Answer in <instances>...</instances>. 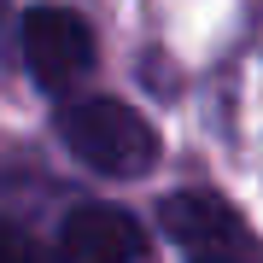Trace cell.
<instances>
[{
    "mask_svg": "<svg viewBox=\"0 0 263 263\" xmlns=\"http://www.w3.org/2000/svg\"><path fill=\"white\" fill-rule=\"evenodd\" d=\"M141 222L111 205H82L59 228V263H135L141 257Z\"/></svg>",
    "mask_w": 263,
    "mask_h": 263,
    "instance_id": "277c9868",
    "label": "cell"
},
{
    "mask_svg": "<svg viewBox=\"0 0 263 263\" xmlns=\"http://www.w3.org/2000/svg\"><path fill=\"white\" fill-rule=\"evenodd\" d=\"M0 263H35V246H29V234L18 222H6L0 216Z\"/></svg>",
    "mask_w": 263,
    "mask_h": 263,
    "instance_id": "5b68a950",
    "label": "cell"
},
{
    "mask_svg": "<svg viewBox=\"0 0 263 263\" xmlns=\"http://www.w3.org/2000/svg\"><path fill=\"white\" fill-rule=\"evenodd\" d=\"M59 135H65V146L88 170H100V176H146V170L158 164V135H152V123L135 111V105L111 100V94H88V100L59 105Z\"/></svg>",
    "mask_w": 263,
    "mask_h": 263,
    "instance_id": "6da1fadb",
    "label": "cell"
},
{
    "mask_svg": "<svg viewBox=\"0 0 263 263\" xmlns=\"http://www.w3.org/2000/svg\"><path fill=\"white\" fill-rule=\"evenodd\" d=\"M193 263H252L246 252H228V257H193Z\"/></svg>",
    "mask_w": 263,
    "mask_h": 263,
    "instance_id": "8992f818",
    "label": "cell"
},
{
    "mask_svg": "<svg viewBox=\"0 0 263 263\" xmlns=\"http://www.w3.org/2000/svg\"><path fill=\"white\" fill-rule=\"evenodd\" d=\"M164 228L181 246H193L199 257H228V252H246L252 246L246 216L228 199H216V193H170L164 199Z\"/></svg>",
    "mask_w": 263,
    "mask_h": 263,
    "instance_id": "3957f363",
    "label": "cell"
},
{
    "mask_svg": "<svg viewBox=\"0 0 263 263\" xmlns=\"http://www.w3.org/2000/svg\"><path fill=\"white\" fill-rule=\"evenodd\" d=\"M24 59L47 94H70L88 70H94V29L70 6H29L24 12Z\"/></svg>",
    "mask_w": 263,
    "mask_h": 263,
    "instance_id": "7a4b0ae2",
    "label": "cell"
}]
</instances>
